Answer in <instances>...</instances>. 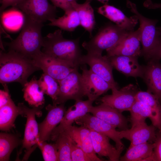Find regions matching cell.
<instances>
[{
  "label": "cell",
  "mask_w": 161,
  "mask_h": 161,
  "mask_svg": "<svg viewBox=\"0 0 161 161\" xmlns=\"http://www.w3.org/2000/svg\"><path fill=\"white\" fill-rule=\"evenodd\" d=\"M40 70L30 59L14 50L0 52V82L2 85L13 82L23 86L29 77Z\"/></svg>",
  "instance_id": "1"
},
{
  "label": "cell",
  "mask_w": 161,
  "mask_h": 161,
  "mask_svg": "<svg viewBox=\"0 0 161 161\" xmlns=\"http://www.w3.org/2000/svg\"><path fill=\"white\" fill-rule=\"evenodd\" d=\"M79 41L80 38L75 39L65 38L62 30L58 29L43 37L41 51L74 68H78L82 55Z\"/></svg>",
  "instance_id": "2"
},
{
  "label": "cell",
  "mask_w": 161,
  "mask_h": 161,
  "mask_svg": "<svg viewBox=\"0 0 161 161\" xmlns=\"http://www.w3.org/2000/svg\"><path fill=\"white\" fill-rule=\"evenodd\" d=\"M20 32L15 39L5 45L8 50H14L30 59L41 52L43 44L41 30L43 23L24 15Z\"/></svg>",
  "instance_id": "3"
},
{
  "label": "cell",
  "mask_w": 161,
  "mask_h": 161,
  "mask_svg": "<svg viewBox=\"0 0 161 161\" xmlns=\"http://www.w3.org/2000/svg\"><path fill=\"white\" fill-rule=\"evenodd\" d=\"M128 32L116 24L108 23L101 27L89 41H84L82 46L87 53L102 55L103 50L117 44Z\"/></svg>",
  "instance_id": "4"
},
{
  "label": "cell",
  "mask_w": 161,
  "mask_h": 161,
  "mask_svg": "<svg viewBox=\"0 0 161 161\" xmlns=\"http://www.w3.org/2000/svg\"><path fill=\"white\" fill-rule=\"evenodd\" d=\"M127 6L137 17L139 22L140 42L142 46V55L145 60L152 59L157 46L158 32L156 27L157 20L147 18L137 10L136 5L129 0H126Z\"/></svg>",
  "instance_id": "5"
},
{
  "label": "cell",
  "mask_w": 161,
  "mask_h": 161,
  "mask_svg": "<svg viewBox=\"0 0 161 161\" xmlns=\"http://www.w3.org/2000/svg\"><path fill=\"white\" fill-rule=\"evenodd\" d=\"M22 109L24 116L27 118L23 139L22 141L21 149H25L23 160H26L31 153L38 147L39 141V128L35 117V115H40L41 112L39 107L30 109L23 103H19Z\"/></svg>",
  "instance_id": "6"
},
{
  "label": "cell",
  "mask_w": 161,
  "mask_h": 161,
  "mask_svg": "<svg viewBox=\"0 0 161 161\" xmlns=\"http://www.w3.org/2000/svg\"><path fill=\"white\" fill-rule=\"evenodd\" d=\"M75 69L64 78L58 81L59 86L56 100L53 104L64 103L67 101L81 100L85 95L81 74Z\"/></svg>",
  "instance_id": "7"
},
{
  "label": "cell",
  "mask_w": 161,
  "mask_h": 161,
  "mask_svg": "<svg viewBox=\"0 0 161 161\" xmlns=\"http://www.w3.org/2000/svg\"><path fill=\"white\" fill-rule=\"evenodd\" d=\"M15 7L24 15L40 23L56 18V7L48 0H22Z\"/></svg>",
  "instance_id": "8"
},
{
  "label": "cell",
  "mask_w": 161,
  "mask_h": 161,
  "mask_svg": "<svg viewBox=\"0 0 161 161\" xmlns=\"http://www.w3.org/2000/svg\"><path fill=\"white\" fill-rule=\"evenodd\" d=\"M111 95H105L99 99L101 103L109 106L122 112L129 111L136 101V95L138 92L136 85L132 84L125 86L120 90L111 89Z\"/></svg>",
  "instance_id": "9"
},
{
  "label": "cell",
  "mask_w": 161,
  "mask_h": 161,
  "mask_svg": "<svg viewBox=\"0 0 161 161\" xmlns=\"http://www.w3.org/2000/svg\"><path fill=\"white\" fill-rule=\"evenodd\" d=\"M32 60L36 67L57 81L64 78L77 69L42 51L33 57Z\"/></svg>",
  "instance_id": "10"
},
{
  "label": "cell",
  "mask_w": 161,
  "mask_h": 161,
  "mask_svg": "<svg viewBox=\"0 0 161 161\" xmlns=\"http://www.w3.org/2000/svg\"><path fill=\"white\" fill-rule=\"evenodd\" d=\"M75 122L78 125L103 134L111 139L115 142L116 147L121 152L124 150V146L121 141L120 131H117L114 126L89 113Z\"/></svg>",
  "instance_id": "11"
},
{
  "label": "cell",
  "mask_w": 161,
  "mask_h": 161,
  "mask_svg": "<svg viewBox=\"0 0 161 161\" xmlns=\"http://www.w3.org/2000/svg\"><path fill=\"white\" fill-rule=\"evenodd\" d=\"M80 64H88L90 69L98 75L114 88H118L117 83L114 81L112 74L113 68L107 57L102 55L87 53L82 55Z\"/></svg>",
  "instance_id": "12"
},
{
  "label": "cell",
  "mask_w": 161,
  "mask_h": 161,
  "mask_svg": "<svg viewBox=\"0 0 161 161\" xmlns=\"http://www.w3.org/2000/svg\"><path fill=\"white\" fill-rule=\"evenodd\" d=\"M140 33L139 28L129 31L117 44L106 50V56L121 55L138 57L141 55Z\"/></svg>",
  "instance_id": "13"
},
{
  "label": "cell",
  "mask_w": 161,
  "mask_h": 161,
  "mask_svg": "<svg viewBox=\"0 0 161 161\" xmlns=\"http://www.w3.org/2000/svg\"><path fill=\"white\" fill-rule=\"evenodd\" d=\"M80 69L85 95L89 99L95 101L109 90L115 88L90 69H88L85 64L82 65Z\"/></svg>",
  "instance_id": "14"
},
{
  "label": "cell",
  "mask_w": 161,
  "mask_h": 161,
  "mask_svg": "<svg viewBox=\"0 0 161 161\" xmlns=\"http://www.w3.org/2000/svg\"><path fill=\"white\" fill-rule=\"evenodd\" d=\"M49 104L46 107L47 114L43 121L38 124L39 142L50 140L52 132L61 121L66 111L64 103Z\"/></svg>",
  "instance_id": "15"
},
{
  "label": "cell",
  "mask_w": 161,
  "mask_h": 161,
  "mask_svg": "<svg viewBox=\"0 0 161 161\" xmlns=\"http://www.w3.org/2000/svg\"><path fill=\"white\" fill-rule=\"evenodd\" d=\"M94 100L88 99L86 100H78L66 111L58 126L52 133L50 140L54 141L56 137L65 128L71 125L76 120L88 113Z\"/></svg>",
  "instance_id": "16"
},
{
  "label": "cell",
  "mask_w": 161,
  "mask_h": 161,
  "mask_svg": "<svg viewBox=\"0 0 161 161\" xmlns=\"http://www.w3.org/2000/svg\"><path fill=\"white\" fill-rule=\"evenodd\" d=\"M156 128L153 125L148 126L145 121L131 125L130 129L120 131L122 138H125L130 142V146L148 142L155 141L157 137Z\"/></svg>",
  "instance_id": "17"
},
{
  "label": "cell",
  "mask_w": 161,
  "mask_h": 161,
  "mask_svg": "<svg viewBox=\"0 0 161 161\" xmlns=\"http://www.w3.org/2000/svg\"><path fill=\"white\" fill-rule=\"evenodd\" d=\"M63 131L83 150L91 161L103 160L97 156L94 151L89 129L83 126L78 127L71 125L65 128Z\"/></svg>",
  "instance_id": "18"
},
{
  "label": "cell",
  "mask_w": 161,
  "mask_h": 161,
  "mask_svg": "<svg viewBox=\"0 0 161 161\" xmlns=\"http://www.w3.org/2000/svg\"><path fill=\"white\" fill-rule=\"evenodd\" d=\"M160 60L152 58L144 66L142 78L146 84L147 91L154 95L161 103V64Z\"/></svg>",
  "instance_id": "19"
},
{
  "label": "cell",
  "mask_w": 161,
  "mask_h": 161,
  "mask_svg": "<svg viewBox=\"0 0 161 161\" xmlns=\"http://www.w3.org/2000/svg\"><path fill=\"white\" fill-rule=\"evenodd\" d=\"M106 56L113 67L126 76L142 78L144 66L139 64L138 57L121 55Z\"/></svg>",
  "instance_id": "20"
},
{
  "label": "cell",
  "mask_w": 161,
  "mask_h": 161,
  "mask_svg": "<svg viewBox=\"0 0 161 161\" xmlns=\"http://www.w3.org/2000/svg\"><path fill=\"white\" fill-rule=\"evenodd\" d=\"M89 113L121 131L128 129V120L122 112L106 105L101 103L97 106H92Z\"/></svg>",
  "instance_id": "21"
},
{
  "label": "cell",
  "mask_w": 161,
  "mask_h": 161,
  "mask_svg": "<svg viewBox=\"0 0 161 161\" xmlns=\"http://www.w3.org/2000/svg\"><path fill=\"white\" fill-rule=\"evenodd\" d=\"M97 12L128 31L134 30L138 21L135 15L128 17L120 9L107 4L99 7Z\"/></svg>",
  "instance_id": "22"
},
{
  "label": "cell",
  "mask_w": 161,
  "mask_h": 161,
  "mask_svg": "<svg viewBox=\"0 0 161 161\" xmlns=\"http://www.w3.org/2000/svg\"><path fill=\"white\" fill-rule=\"evenodd\" d=\"M90 130V129H89ZM94 151L99 156L105 157L109 161L120 160L121 152L110 143L107 136L90 130Z\"/></svg>",
  "instance_id": "23"
},
{
  "label": "cell",
  "mask_w": 161,
  "mask_h": 161,
  "mask_svg": "<svg viewBox=\"0 0 161 161\" xmlns=\"http://www.w3.org/2000/svg\"><path fill=\"white\" fill-rule=\"evenodd\" d=\"M23 87L24 98L30 106L33 107H39L44 103V93L35 76L26 82Z\"/></svg>",
  "instance_id": "24"
},
{
  "label": "cell",
  "mask_w": 161,
  "mask_h": 161,
  "mask_svg": "<svg viewBox=\"0 0 161 161\" xmlns=\"http://www.w3.org/2000/svg\"><path fill=\"white\" fill-rule=\"evenodd\" d=\"M92 1L86 0L85 2L80 4L76 2L73 5V7L78 15L80 25L89 32L90 38L92 37L96 24L94 10L90 4Z\"/></svg>",
  "instance_id": "25"
},
{
  "label": "cell",
  "mask_w": 161,
  "mask_h": 161,
  "mask_svg": "<svg viewBox=\"0 0 161 161\" xmlns=\"http://www.w3.org/2000/svg\"><path fill=\"white\" fill-rule=\"evenodd\" d=\"M154 143L148 142L129 146L125 154L120 158L121 161H149L154 147Z\"/></svg>",
  "instance_id": "26"
},
{
  "label": "cell",
  "mask_w": 161,
  "mask_h": 161,
  "mask_svg": "<svg viewBox=\"0 0 161 161\" xmlns=\"http://www.w3.org/2000/svg\"><path fill=\"white\" fill-rule=\"evenodd\" d=\"M19 115L23 116L22 108L19 103L17 106L12 100L8 104L0 107V129L7 131L13 127L14 123Z\"/></svg>",
  "instance_id": "27"
},
{
  "label": "cell",
  "mask_w": 161,
  "mask_h": 161,
  "mask_svg": "<svg viewBox=\"0 0 161 161\" xmlns=\"http://www.w3.org/2000/svg\"><path fill=\"white\" fill-rule=\"evenodd\" d=\"M137 100L142 102L151 108L153 115L152 125L161 132V103L153 94L147 91H138L136 95Z\"/></svg>",
  "instance_id": "28"
},
{
  "label": "cell",
  "mask_w": 161,
  "mask_h": 161,
  "mask_svg": "<svg viewBox=\"0 0 161 161\" xmlns=\"http://www.w3.org/2000/svg\"><path fill=\"white\" fill-rule=\"evenodd\" d=\"M64 12L63 16L50 20L48 25L58 27L61 30L73 32L80 25L77 12L73 7Z\"/></svg>",
  "instance_id": "29"
},
{
  "label": "cell",
  "mask_w": 161,
  "mask_h": 161,
  "mask_svg": "<svg viewBox=\"0 0 161 161\" xmlns=\"http://www.w3.org/2000/svg\"><path fill=\"white\" fill-rule=\"evenodd\" d=\"M22 143L15 134L5 132L0 133V161H8L14 150Z\"/></svg>",
  "instance_id": "30"
},
{
  "label": "cell",
  "mask_w": 161,
  "mask_h": 161,
  "mask_svg": "<svg viewBox=\"0 0 161 161\" xmlns=\"http://www.w3.org/2000/svg\"><path fill=\"white\" fill-rule=\"evenodd\" d=\"M1 21L4 26L8 29L15 30L22 27L24 21V15L16 7L12 8L1 13Z\"/></svg>",
  "instance_id": "31"
},
{
  "label": "cell",
  "mask_w": 161,
  "mask_h": 161,
  "mask_svg": "<svg viewBox=\"0 0 161 161\" xmlns=\"http://www.w3.org/2000/svg\"><path fill=\"white\" fill-rule=\"evenodd\" d=\"M130 120L131 125L141 122L145 121L148 118L151 122L153 120L152 111L150 107L145 103L136 100L129 111Z\"/></svg>",
  "instance_id": "32"
},
{
  "label": "cell",
  "mask_w": 161,
  "mask_h": 161,
  "mask_svg": "<svg viewBox=\"0 0 161 161\" xmlns=\"http://www.w3.org/2000/svg\"><path fill=\"white\" fill-rule=\"evenodd\" d=\"M72 140L63 131L55 138L58 148L59 161H72L71 155V144Z\"/></svg>",
  "instance_id": "33"
},
{
  "label": "cell",
  "mask_w": 161,
  "mask_h": 161,
  "mask_svg": "<svg viewBox=\"0 0 161 161\" xmlns=\"http://www.w3.org/2000/svg\"><path fill=\"white\" fill-rule=\"evenodd\" d=\"M40 88L44 93L49 96L53 103L57 99L59 89L58 81L48 75L43 73L38 80Z\"/></svg>",
  "instance_id": "34"
},
{
  "label": "cell",
  "mask_w": 161,
  "mask_h": 161,
  "mask_svg": "<svg viewBox=\"0 0 161 161\" xmlns=\"http://www.w3.org/2000/svg\"><path fill=\"white\" fill-rule=\"evenodd\" d=\"M38 147L41 151L44 161H59L58 149L55 143H48L46 141L42 142L38 141Z\"/></svg>",
  "instance_id": "35"
},
{
  "label": "cell",
  "mask_w": 161,
  "mask_h": 161,
  "mask_svg": "<svg viewBox=\"0 0 161 161\" xmlns=\"http://www.w3.org/2000/svg\"><path fill=\"white\" fill-rule=\"evenodd\" d=\"M71 155L72 161H91L83 150L73 140L71 144Z\"/></svg>",
  "instance_id": "36"
},
{
  "label": "cell",
  "mask_w": 161,
  "mask_h": 161,
  "mask_svg": "<svg viewBox=\"0 0 161 161\" xmlns=\"http://www.w3.org/2000/svg\"><path fill=\"white\" fill-rule=\"evenodd\" d=\"M153 154L149 161H161V132L157 134Z\"/></svg>",
  "instance_id": "37"
},
{
  "label": "cell",
  "mask_w": 161,
  "mask_h": 161,
  "mask_svg": "<svg viewBox=\"0 0 161 161\" xmlns=\"http://www.w3.org/2000/svg\"><path fill=\"white\" fill-rule=\"evenodd\" d=\"M53 5L59 7L64 12L73 8V5L77 0H50Z\"/></svg>",
  "instance_id": "38"
},
{
  "label": "cell",
  "mask_w": 161,
  "mask_h": 161,
  "mask_svg": "<svg viewBox=\"0 0 161 161\" xmlns=\"http://www.w3.org/2000/svg\"><path fill=\"white\" fill-rule=\"evenodd\" d=\"M3 86L4 87V89L0 90V107L8 104L13 100L9 94L7 84Z\"/></svg>",
  "instance_id": "39"
},
{
  "label": "cell",
  "mask_w": 161,
  "mask_h": 161,
  "mask_svg": "<svg viewBox=\"0 0 161 161\" xmlns=\"http://www.w3.org/2000/svg\"><path fill=\"white\" fill-rule=\"evenodd\" d=\"M22 0H1V6L0 8L1 13L7 7L11 6L16 7Z\"/></svg>",
  "instance_id": "40"
},
{
  "label": "cell",
  "mask_w": 161,
  "mask_h": 161,
  "mask_svg": "<svg viewBox=\"0 0 161 161\" xmlns=\"http://www.w3.org/2000/svg\"><path fill=\"white\" fill-rule=\"evenodd\" d=\"M157 29L158 32V44L152 58L160 60L161 59V27H157Z\"/></svg>",
  "instance_id": "41"
},
{
  "label": "cell",
  "mask_w": 161,
  "mask_h": 161,
  "mask_svg": "<svg viewBox=\"0 0 161 161\" xmlns=\"http://www.w3.org/2000/svg\"><path fill=\"white\" fill-rule=\"evenodd\" d=\"M143 5L148 9H161V3L153 4L152 3L150 4L147 3L145 2L144 3Z\"/></svg>",
  "instance_id": "42"
},
{
  "label": "cell",
  "mask_w": 161,
  "mask_h": 161,
  "mask_svg": "<svg viewBox=\"0 0 161 161\" xmlns=\"http://www.w3.org/2000/svg\"><path fill=\"white\" fill-rule=\"evenodd\" d=\"M104 4H107L109 0H97Z\"/></svg>",
  "instance_id": "43"
},
{
  "label": "cell",
  "mask_w": 161,
  "mask_h": 161,
  "mask_svg": "<svg viewBox=\"0 0 161 161\" xmlns=\"http://www.w3.org/2000/svg\"><path fill=\"white\" fill-rule=\"evenodd\" d=\"M145 2L148 4H150L152 3L151 0H146Z\"/></svg>",
  "instance_id": "44"
}]
</instances>
